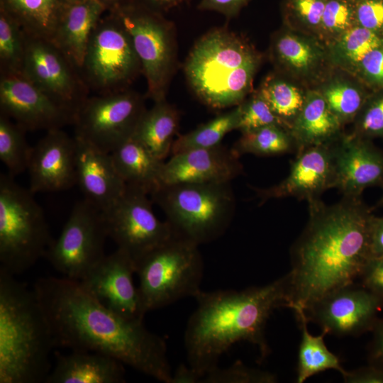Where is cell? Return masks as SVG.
Returning <instances> with one entry per match:
<instances>
[{
    "mask_svg": "<svg viewBox=\"0 0 383 383\" xmlns=\"http://www.w3.org/2000/svg\"><path fill=\"white\" fill-rule=\"evenodd\" d=\"M197 244L174 235L136 262L145 313L201 291L204 262Z\"/></svg>",
    "mask_w": 383,
    "mask_h": 383,
    "instance_id": "obj_8",
    "label": "cell"
},
{
    "mask_svg": "<svg viewBox=\"0 0 383 383\" xmlns=\"http://www.w3.org/2000/svg\"><path fill=\"white\" fill-rule=\"evenodd\" d=\"M355 21L352 1L326 0L320 26L331 33L342 35L353 27Z\"/></svg>",
    "mask_w": 383,
    "mask_h": 383,
    "instance_id": "obj_40",
    "label": "cell"
},
{
    "mask_svg": "<svg viewBox=\"0 0 383 383\" xmlns=\"http://www.w3.org/2000/svg\"><path fill=\"white\" fill-rule=\"evenodd\" d=\"M24 35L22 74L76 116L89 91L79 71L50 39Z\"/></svg>",
    "mask_w": 383,
    "mask_h": 383,
    "instance_id": "obj_13",
    "label": "cell"
},
{
    "mask_svg": "<svg viewBox=\"0 0 383 383\" xmlns=\"http://www.w3.org/2000/svg\"><path fill=\"white\" fill-rule=\"evenodd\" d=\"M128 33L146 78L148 92L155 102L165 100L172 62L168 32L150 13L119 4L111 9Z\"/></svg>",
    "mask_w": 383,
    "mask_h": 383,
    "instance_id": "obj_14",
    "label": "cell"
},
{
    "mask_svg": "<svg viewBox=\"0 0 383 383\" xmlns=\"http://www.w3.org/2000/svg\"><path fill=\"white\" fill-rule=\"evenodd\" d=\"M301 329V339L298 353L296 382L303 383L308 378L321 372L334 370L342 374L347 372L338 357L331 352L324 342L325 333L313 335L308 330V321L301 309L295 310Z\"/></svg>",
    "mask_w": 383,
    "mask_h": 383,
    "instance_id": "obj_28",
    "label": "cell"
},
{
    "mask_svg": "<svg viewBox=\"0 0 383 383\" xmlns=\"http://www.w3.org/2000/svg\"><path fill=\"white\" fill-rule=\"evenodd\" d=\"M0 109L26 131L61 129L75 114L59 104L22 74L1 75Z\"/></svg>",
    "mask_w": 383,
    "mask_h": 383,
    "instance_id": "obj_17",
    "label": "cell"
},
{
    "mask_svg": "<svg viewBox=\"0 0 383 383\" xmlns=\"http://www.w3.org/2000/svg\"><path fill=\"white\" fill-rule=\"evenodd\" d=\"M257 58L232 33L215 30L194 45L186 63L189 82L198 97L216 109L238 106L250 91Z\"/></svg>",
    "mask_w": 383,
    "mask_h": 383,
    "instance_id": "obj_5",
    "label": "cell"
},
{
    "mask_svg": "<svg viewBox=\"0 0 383 383\" xmlns=\"http://www.w3.org/2000/svg\"><path fill=\"white\" fill-rule=\"evenodd\" d=\"M259 94L289 130L304 103L301 91L291 84L274 80L265 83Z\"/></svg>",
    "mask_w": 383,
    "mask_h": 383,
    "instance_id": "obj_34",
    "label": "cell"
},
{
    "mask_svg": "<svg viewBox=\"0 0 383 383\" xmlns=\"http://www.w3.org/2000/svg\"><path fill=\"white\" fill-rule=\"evenodd\" d=\"M326 0H289L293 14L311 27L320 26Z\"/></svg>",
    "mask_w": 383,
    "mask_h": 383,
    "instance_id": "obj_43",
    "label": "cell"
},
{
    "mask_svg": "<svg viewBox=\"0 0 383 383\" xmlns=\"http://www.w3.org/2000/svg\"><path fill=\"white\" fill-rule=\"evenodd\" d=\"M336 175L331 143L308 148L296 154L287 177L277 184L255 189L261 202L294 197L310 202L320 199L328 189L335 188Z\"/></svg>",
    "mask_w": 383,
    "mask_h": 383,
    "instance_id": "obj_18",
    "label": "cell"
},
{
    "mask_svg": "<svg viewBox=\"0 0 383 383\" xmlns=\"http://www.w3.org/2000/svg\"><path fill=\"white\" fill-rule=\"evenodd\" d=\"M33 289L55 347L108 355L158 381L172 383L166 343L145 327L143 320L116 313L79 281L64 277L40 278Z\"/></svg>",
    "mask_w": 383,
    "mask_h": 383,
    "instance_id": "obj_1",
    "label": "cell"
},
{
    "mask_svg": "<svg viewBox=\"0 0 383 383\" xmlns=\"http://www.w3.org/2000/svg\"><path fill=\"white\" fill-rule=\"evenodd\" d=\"M276 375L267 371L249 367L240 361L221 368L218 366L209 371L201 383H274Z\"/></svg>",
    "mask_w": 383,
    "mask_h": 383,
    "instance_id": "obj_38",
    "label": "cell"
},
{
    "mask_svg": "<svg viewBox=\"0 0 383 383\" xmlns=\"http://www.w3.org/2000/svg\"><path fill=\"white\" fill-rule=\"evenodd\" d=\"M145 111L142 99L127 89L88 97L76 113L74 137L111 153L133 136Z\"/></svg>",
    "mask_w": 383,
    "mask_h": 383,
    "instance_id": "obj_11",
    "label": "cell"
},
{
    "mask_svg": "<svg viewBox=\"0 0 383 383\" xmlns=\"http://www.w3.org/2000/svg\"><path fill=\"white\" fill-rule=\"evenodd\" d=\"M370 347L371 365L383 370V319L377 321Z\"/></svg>",
    "mask_w": 383,
    "mask_h": 383,
    "instance_id": "obj_48",
    "label": "cell"
},
{
    "mask_svg": "<svg viewBox=\"0 0 383 383\" xmlns=\"http://www.w3.org/2000/svg\"><path fill=\"white\" fill-rule=\"evenodd\" d=\"M287 289L284 275L266 285L240 291H201L195 296L197 307L184 333L188 365L202 379L218 366L223 354L241 341L256 345L262 357L267 356L266 324L274 309L287 306Z\"/></svg>",
    "mask_w": 383,
    "mask_h": 383,
    "instance_id": "obj_3",
    "label": "cell"
},
{
    "mask_svg": "<svg viewBox=\"0 0 383 383\" xmlns=\"http://www.w3.org/2000/svg\"><path fill=\"white\" fill-rule=\"evenodd\" d=\"M359 278L364 287L383 301V257L370 258Z\"/></svg>",
    "mask_w": 383,
    "mask_h": 383,
    "instance_id": "obj_44",
    "label": "cell"
},
{
    "mask_svg": "<svg viewBox=\"0 0 383 383\" xmlns=\"http://www.w3.org/2000/svg\"><path fill=\"white\" fill-rule=\"evenodd\" d=\"M383 189V188H382ZM377 207H381V208H383V194L381 196V198L379 199V200L377 202Z\"/></svg>",
    "mask_w": 383,
    "mask_h": 383,
    "instance_id": "obj_53",
    "label": "cell"
},
{
    "mask_svg": "<svg viewBox=\"0 0 383 383\" xmlns=\"http://www.w3.org/2000/svg\"><path fill=\"white\" fill-rule=\"evenodd\" d=\"M240 115V106L218 116L194 131L180 135L172 145L171 154L195 148H209L221 145L223 137L237 129Z\"/></svg>",
    "mask_w": 383,
    "mask_h": 383,
    "instance_id": "obj_31",
    "label": "cell"
},
{
    "mask_svg": "<svg viewBox=\"0 0 383 383\" xmlns=\"http://www.w3.org/2000/svg\"><path fill=\"white\" fill-rule=\"evenodd\" d=\"M108 237L102 211L84 199L75 204L45 256L64 277L79 281L106 255Z\"/></svg>",
    "mask_w": 383,
    "mask_h": 383,
    "instance_id": "obj_10",
    "label": "cell"
},
{
    "mask_svg": "<svg viewBox=\"0 0 383 383\" xmlns=\"http://www.w3.org/2000/svg\"><path fill=\"white\" fill-rule=\"evenodd\" d=\"M75 138L62 129L47 131L33 147L28 165L29 189L33 193L66 190L76 185Z\"/></svg>",
    "mask_w": 383,
    "mask_h": 383,
    "instance_id": "obj_20",
    "label": "cell"
},
{
    "mask_svg": "<svg viewBox=\"0 0 383 383\" xmlns=\"http://www.w3.org/2000/svg\"><path fill=\"white\" fill-rule=\"evenodd\" d=\"M14 177L0 175V270L13 276L33 267L52 243L43 209Z\"/></svg>",
    "mask_w": 383,
    "mask_h": 383,
    "instance_id": "obj_7",
    "label": "cell"
},
{
    "mask_svg": "<svg viewBox=\"0 0 383 383\" xmlns=\"http://www.w3.org/2000/svg\"><path fill=\"white\" fill-rule=\"evenodd\" d=\"M353 4L358 26L374 32L383 29V0H356Z\"/></svg>",
    "mask_w": 383,
    "mask_h": 383,
    "instance_id": "obj_42",
    "label": "cell"
},
{
    "mask_svg": "<svg viewBox=\"0 0 383 383\" xmlns=\"http://www.w3.org/2000/svg\"><path fill=\"white\" fill-rule=\"evenodd\" d=\"M247 0H202L199 8L216 11L226 15L235 13Z\"/></svg>",
    "mask_w": 383,
    "mask_h": 383,
    "instance_id": "obj_49",
    "label": "cell"
},
{
    "mask_svg": "<svg viewBox=\"0 0 383 383\" xmlns=\"http://www.w3.org/2000/svg\"><path fill=\"white\" fill-rule=\"evenodd\" d=\"M137 265L126 251L118 248L105 255L79 282L101 304L116 313L131 320H143L138 288L133 282Z\"/></svg>",
    "mask_w": 383,
    "mask_h": 383,
    "instance_id": "obj_16",
    "label": "cell"
},
{
    "mask_svg": "<svg viewBox=\"0 0 383 383\" xmlns=\"http://www.w3.org/2000/svg\"><path fill=\"white\" fill-rule=\"evenodd\" d=\"M25 35L20 23L6 9L0 11L1 75L22 74Z\"/></svg>",
    "mask_w": 383,
    "mask_h": 383,
    "instance_id": "obj_33",
    "label": "cell"
},
{
    "mask_svg": "<svg viewBox=\"0 0 383 383\" xmlns=\"http://www.w3.org/2000/svg\"><path fill=\"white\" fill-rule=\"evenodd\" d=\"M343 124L331 110L322 94L309 93L289 129L296 148L295 153L333 142L341 135Z\"/></svg>",
    "mask_w": 383,
    "mask_h": 383,
    "instance_id": "obj_25",
    "label": "cell"
},
{
    "mask_svg": "<svg viewBox=\"0 0 383 383\" xmlns=\"http://www.w3.org/2000/svg\"><path fill=\"white\" fill-rule=\"evenodd\" d=\"M106 9L101 0H78L61 9L50 40L79 72L90 35Z\"/></svg>",
    "mask_w": 383,
    "mask_h": 383,
    "instance_id": "obj_23",
    "label": "cell"
},
{
    "mask_svg": "<svg viewBox=\"0 0 383 383\" xmlns=\"http://www.w3.org/2000/svg\"><path fill=\"white\" fill-rule=\"evenodd\" d=\"M369 236L370 258L383 257V216H372Z\"/></svg>",
    "mask_w": 383,
    "mask_h": 383,
    "instance_id": "obj_47",
    "label": "cell"
},
{
    "mask_svg": "<svg viewBox=\"0 0 383 383\" xmlns=\"http://www.w3.org/2000/svg\"><path fill=\"white\" fill-rule=\"evenodd\" d=\"M178 115L165 100L155 102L139 121L133 137L142 143L156 157L164 161L171 153Z\"/></svg>",
    "mask_w": 383,
    "mask_h": 383,
    "instance_id": "obj_27",
    "label": "cell"
},
{
    "mask_svg": "<svg viewBox=\"0 0 383 383\" xmlns=\"http://www.w3.org/2000/svg\"><path fill=\"white\" fill-rule=\"evenodd\" d=\"M239 157L244 154L273 156L296 152L290 131L279 125H270L242 133L231 148Z\"/></svg>",
    "mask_w": 383,
    "mask_h": 383,
    "instance_id": "obj_30",
    "label": "cell"
},
{
    "mask_svg": "<svg viewBox=\"0 0 383 383\" xmlns=\"http://www.w3.org/2000/svg\"><path fill=\"white\" fill-rule=\"evenodd\" d=\"M111 155L126 185L142 189L150 196L161 185L164 161L133 136L113 150Z\"/></svg>",
    "mask_w": 383,
    "mask_h": 383,
    "instance_id": "obj_26",
    "label": "cell"
},
{
    "mask_svg": "<svg viewBox=\"0 0 383 383\" xmlns=\"http://www.w3.org/2000/svg\"><path fill=\"white\" fill-rule=\"evenodd\" d=\"M106 6L107 9H113V7L118 6L121 0H101Z\"/></svg>",
    "mask_w": 383,
    "mask_h": 383,
    "instance_id": "obj_52",
    "label": "cell"
},
{
    "mask_svg": "<svg viewBox=\"0 0 383 383\" xmlns=\"http://www.w3.org/2000/svg\"><path fill=\"white\" fill-rule=\"evenodd\" d=\"M65 0H1V6L28 33L51 39Z\"/></svg>",
    "mask_w": 383,
    "mask_h": 383,
    "instance_id": "obj_29",
    "label": "cell"
},
{
    "mask_svg": "<svg viewBox=\"0 0 383 383\" xmlns=\"http://www.w3.org/2000/svg\"><path fill=\"white\" fill-rule=\"evenodd\" d=\"M124 364L100 353L71 350L57 354L56 364L46 383H123L126 382Z\"/></svg>",
    "mask_w": 383,
    "mask_h": 383,
    "instance_id": "obj_24",
    "label": "cell"
},
{
    "mask_svg": "<svg viewBox=\"0 0 383 383\" xmlns=\"http://www.w3.org/2000/svg\"><path fill=\"white\" fill-rule=\"evenodd\" d=\"M141 65L117 16L101 18L92 30L80 74L89 90L107 94L126 90Z\"/></svg>",
    "mask_w": 383,
    "mask_h": 383,
    "instance_id": "obj_9",
    "label": "cell"
},
{
    "mask_svg": "<svg viewBox=\"0 0 383 383\" xmlns=\"http://www.w3.org/2000/svg\"><path fill=\"white\" fill-rule=\"evenodd\" d=\"M343 377L346 383H383V370L370 365L351 372L347 371Z\"/></svg>",
    "mask_w": 383,
    "mask_h": 383,
    "instance_id": "obj_46",
    "label": "cell"
},
{
    "mask_svg": "<svg viewBox=\"0 0 383 383\" xmlns=\"http://www.w3.org/2000/svg\"><path fill=\"white\" fill-rule=\"evenodd\" d=\"M309 221L291 250L287 305L305 311L336 289L354 283L370 259L371 209L361 197L326 205L308 203Z\"/></svg>",
    "mask_w": 383,
    "mask_h": 383,
    "instance_id": "obj_2",
    "label": "cell"
},
{
    "mask_svg": "<svg viewBox=\"0 0 383 383\" xmlns=\"http://www.w3.org/2000/svg\"><path fill=\"white\" fill-rule=\"evenodd\" d=\"M364 74L372 81L383 84V48L368 53L359 63Z\"/></svg>",
    "mask_w": 383,
    "mask_h": 383,
    "instance_id": "obj_45",
    "label": "cell"
},
{
    "mask_svg": "<svg viewBox=\"0 0 383 383\" xmlns=\"http://www.w3.org/2000/svg\"><path fill=\"white\" fill-rule=\"evenodd\" d=\"M201 376L189 365L181 364L172 374V383H196L200 382Z\"/></svg>",
    "mask_w": 383,
    "mask_h": 383,
    "instance_id": "obj_50",
    "label": "cell"
},
{
    "mask_svg": "<svg viewBox=\"0 0 383 383\" xmlns=\"http://www.w3.org/2000/svg\"><path fill=\"white\" fill-rule=\"evenodd\" d=\"M78 1V0H65V2H67V1Z\"/></svg>",
    "mask_w": 383,
    "mask_h": 383,
    "instance_id": "obj_54",
    "label": "cell"
},
{
    "mask_svg": "<svg viewBox=\"0 0 383 383\" xmlns=\"http://www.w3.org/2000/svg\"><path fill=\"white\" fill-rule=\"evenodd\" d=\"M337 188L344 196L361 197L372 187L383 188V150L370 139L340 135L331 143Z\"/></svg>",
    "mask_w": 383,
    "mask_h": 383,
    "instance_id": "obj_19",
    "label": "cell"
},
{
    "mask_svg": "<svg viewBox=\"0 0 383 383\" xmlns=\"http://www.w3.org/2000/svg\"><path fill=\"white\" fill-rule=\"evenodd\" d=\"M149 196L126 185L123 195L102 211L109 237L135 262L175 235L169 223L155 216Z\"/></svg>",
    "mask_w": 383,
    "mask_h": 383,
    "instance_id": "obj_12",
    "label": "cell"
},
{
    "mask_svg": "<svg viewBox=\"0 0 383 383\" xmlns=\"http://www.w3.org/2000/svg\"><path fill=\"white\" fill-rule=\"evenodd\" d=\"M26 130L0 113V160L14 177L28 170L33 147L28 143Z\"/></svg>",
    "mask_w": 383,
    "mask_h": 383,
    "instance_id": "obj_32",
    "label": "cell"
},
{
    "mask_svg": "<svg viewBox=\"0 0 383 383\" xmlns=\"http://www.w3.org/2000/svg\"><path fill=\"white\" fill-rule=\"evenodd\" d=\"M75 139L76 185L84 199L104 211L123 195L126 184L117 172L111 153Z\"/></svg>",
    "mask_w": 383,
    "mask_h": 383,
    "instance_id": "obj_22",
    "label": "cell"
},
{
    "mask_svg": "<svg viewBox=\"0 0 383 383\" xmlns=\"http://www.w3.org/2000/svg\"><path fill=\"white\" fill-rule=\"evenodd\" d=\"M382 45V39L375 32L357 26L340 35L336 50L345 60L359 64L368 53Z\"/></svg>",
    "mask_w": 383,
    "mask_h": 383,
    "instance_id": "obj_35",
    "label": "cell"
},
{
    "mask_svg": "<svg viewBox=\"0 0 383 383\" xmlns=\"http://www.w3.org/2000/svg\"><path fill=\"white\" fill-rule=\"evenodd\" d=\"M150 3L160 6H167L173 5L181 0H148Z\"/></svg>",
    "mask_w": 383,
    "mask_h": 383,
    "instance_id": "obj_51",
    "label": "cell"
},
{
    "mask_svg": "<svg viewBox=\"0 0 383 383\" xmlns=\"http://www.w3.org/2000/svg\"><path fill=\"white\" fill-rule=\"evenodd\" d=\"M358 113L354 135L367 139L383 137V96L369 103Z\"/></svg>",
    "mask_w": 383,
    "mask_h": 383,
    "instance_id": "obj_41",
    "label": "cell"
},
{
    "mask_svg": "<svg viewBox=\"0 0 383 383\" xmlns=\"http://www.w3.org/2000/svg\"><path fill=\"white\" fill-rule=\"evenodd\" d=\"M243 172L239 157L231 148L219 145L172 155L163 162L160 182L161 184L231 182Z\"/></svg>",
    "mask_w": 383,
    "mask_h": 383,
    "instance_id": "obj_21",
    "label": "cell"
},
{
    "mask_svg": "<svg viewBox=\"0 0 383 383\" xmlns=\"http://www.w3.org/2000/svg\"><path fill=\"white\" fill-rule=\"evenodd\" d=\"M276 51L284 63L299 71L311 69L318 57L316 49L309 43L292 34H284L278 38Z\"/></svg>",
    "mask_w": 383,
    "mask_h": 383,
    "instance_id": "obj_36",
    "label": "cell"
},
{
    "mask_svg": "<svg viewBox=\"0 0 383 383\" xmlns=\"http://www.w3.org/2000/svg\"><path fill=\"white\" fill-rule=\"evenodd\" d=\"M240 106V115L237 129L242 133L270 125L287 128L260 94Z\"/></svg>",
    "mask_w": 383,
    "mask_h": 383,
    "instance_id": "obj_39",
    "label": "cell"
},
{
    "mask_svg": "<svg viewBox=\"0 0 383 383\" xmlns=\"http://www.w3.org/2000/svg\"><path fill=\"white\" fill-rule=\"evenodd\" d=\"M150 196L174 235L198 245L222 236L236 208L231 182L161 184Z\"/></svg>",
    "mask_w": 383,
    "mask_h": 383,
    "instance_id": "obj_6",
    "label": "cell"
},
{
    "mask_svg": "<svg viewBox=\"0 0 383 383\" xmlns=\"http://www.w3.org/2000/svg\"><path fill=\"white\" fill-rule=\"evenodd\" d=\"M382 304L376 294L352 283L326 294L304 312L325 334L352 336L373 328Z\"/></svg>",
    "mask_w": 383,
    "mask_h": 383,
    "instance_id": "obj_15",
    "label": "cell"
},
{
    "mask_svg": "<svg viewBox=\"0 0 383 383\" xmlns=\"http://www.w3.org/2000/svg\"><path fill=\"white\" fill-rule=\"evenodd\" d=\"M322 94L331 110L343 123L355 118L364 105L361 93L345 83L333 84Z\"/></svg>",
    "mask_w": 383,
    "mask_h": 383,
    "instance_id": "obj_37",
    "label": "cell"
},
{
    "mask_svg": "<svg viewBox=\"0 0 383 383\" xmlns=\"http://www.w3.org/2000/svg\"><path fill=\"white\" fill-rule=\"evenodd\" d=\"M0 270V383H40L55 348L33 289Z\"/></svg>",
    "mask_w": 383,
    "mask_h": 383,
    "instance_id": "obj_4",
    "label": "cell"
}]
</instances>
